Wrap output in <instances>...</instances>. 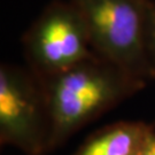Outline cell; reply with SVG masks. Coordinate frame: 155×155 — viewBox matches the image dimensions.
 <instances>
[{
	"instance_id": "5",
	"label": "cell",
	"mask_w": 155,
	"mask_h": 155,
	"mask_svg": "<svg viewBox=\"0 0 155 155\" xmlns=\"http://www.w3.org/2000/svg\"><path fill=\"white\" fill-rule=\"evenodd\" d=\"M155 124L122 121L100 129L85 139L72 155H139Z\"/></svg>"
},
{
	"instance_id": "2",
	"label": "cell",
	"mask_w": 155,
	"mask_h": 155,
	"mask_svg": "<svg viewBox=\"0 0 155 155\" xmlns=\"http://www.w3.org/2000/svg\"><path fill=\"white\" fill-rule=\"evenodd\" d=\"M82 14L92 51L144 84L155 81L147 46L150 0H70Z\"/></svg>"
},
{
	"instance_id": "4",
	"label": "cell",
	"mask_w": 155,
	"mask_h": 155,
	"mask_svg": "<svg viewBox=\"0 0 155 155\" xmlns=\"http://www.w3.org/2000/svg\"><path fill=\"white\" fill-rule=\"evenodd\" d=\"M22 44L28 68L39 78L59 74L94 54L83 16L70 0L47 6Z\"/></svg>"
},
{
	"instance_id": "7",
	"label": "cell",
	"mask_w": 155,
	"mask_h": 155,
	"mask_svg": "<svg viewBox=\"0 0 155 155\" xmlns=\"http://www.w3.org/2000/svg\"><path fill=\"white\" fill-rule=\"evenodd\" d=\"M139 155H155V129L148 134Z\"/></svg>"
},
{
	"instance_id": "3",
	"label": "cell",
	"mask_w": 155,
	"mask_h": 155,
	"mask_svg": "<svg viewBox=\"0 0 155 155\" xmlns=\"http://www.w3.org/2000/svg\"><path fill=\"white\" fill-rule=\"evenodd\" d=\"M50 114L44 85L29 68L0 67V144L25 155L50 154Z\"/></svg>"
},
{
	"instance_id": "1",
	"label": "cell",
	"mask_w": 155,
	"mask_h": 155,
	"mask_svg": "<svg viewBox=\"0 0 155 155\" xmlns=\"http://www.w3.org/2000/svg\"><path fill=\"white\" fill-rule=\"evenodd\" d=\"M40 81L50 114V153L62 147L87 123L146 87L95 53Z\"/></svg>"
},
{
	"instance_id": "6",
	"label": "cell",
	"mask_w": 155,
	"mask_h": 155,
	"mask_svg": "<svg viewBox=\"0 0 155 155\" xmlns=\"http://www.w3.org/2000/svg\"><path fill=\"white\" fill-rule=\"evenodd\" d=\"M147 46L150 63L155 74V1L150 0L147 20Z\"/></svg>"
}]
</instances>
